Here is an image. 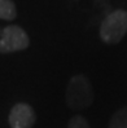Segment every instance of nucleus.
I'll use <instances>...</instances> for the list:
<instances>
[{
	"label": "nucleus",
	"instance_id": "nucleus-5",
	"mask_svg": "<svg viewBox=\"0 0 127 128\" xmlns=\"http://www.w3.org/2000/svg\"><path fill=\"white\" fill-rule=\"evenodd\" d=\"M108 128H127V106L114 111V114L109 119Z\"/></svg>",
	"mask_w": 127,
	"mask_h": 128
},
{
	"label": "nucleus",
	"instance_id": "nucleus-7",
	"mask_svg": "<svg viewBox=\"0 0 127 128\" xmlns=\"http://www.w3.org/2000/svg\"><path fill=\"white\" fill-rule=\"evenodd\" d=\"M68 128H91L88 124V122L80 115H75L73 116L69 123H68Z\"/></svg>",
	"mask_w": 127,
	"mask_h": 128
},
{
	"label": "nucleus",
	"instance_id": "nucleus-3",
	"mask_svg": "<svg viewBox=\"0 0 127 128\" xmlns=\"http://www.w3.org/2000/svg\"><path fill=\"white\" fill-rule=\"evenodd\" d=\"M29 35L22 27L11 25L3 28L0 36V53H13L29 48Z\"/></svg>",
	"mask_w": 127,
	"mask_h": 128
},
{
	"label": "nucleus",
	"instance_id": "nucleus-2",
	"mask_svg": "<svg viewBox=\"0 0 127 128\" xmlns=\"http://www.w3.org/2000/svg\"><path fill=\"white\" fill-rule=\"evenodd\" d=\"M127 32V10L118 9L109 13L100 26V38L106 44L119 43Z\"/></svg>",
	"mask_w": 127,
	"mask_h": 128
},
{
	"label": "nucleus",
	"instance_id": "nucleus-1",
	"mask_svg": "<svg viewBox=\"0 0 127 128\" xmlns=\"http://www.w3.org/2000/svg\"><path fill=\"white\" fill-rule=\"evenodd\" d=\"M65 100L66 105L73 110H83L92 105L93 91L87 76L83 74L74 75L66 88Z\"/></svg>",
	"mask_w": 127,
	"mask_h": 128
},
{
	"label": "nucleus",
	"instance_id": "nucleus-4",
	"mask_svg": "<svg viewBox=\"0 0 127 128\" xmlns=\"http://www.w3.org/2000/svg\"><path fill=\"white\" fill-rule=\"evenodd\" d=\"M8 120L11 128H33L36 115L34 109L29 104L18 102L12 108Z\"/></svg>",
	"mask_w": 127,
	"mask_h": 128
},
{
	"label": "nucleus",
	"instance_id": "nucleus-6",
	"mask_svg": "<svg viewBox=\"0 0 127 128\" xmlns=\"http://www.w3.org/2000/svg\"><path fill=\"white\" fill-rule=\"evenodd\" d=\"M17 17V9L12 0H0V20L12 21Z\"/></svg>",
	"mask_w": 127,
	"mask_h": 128
}]
</instances>
